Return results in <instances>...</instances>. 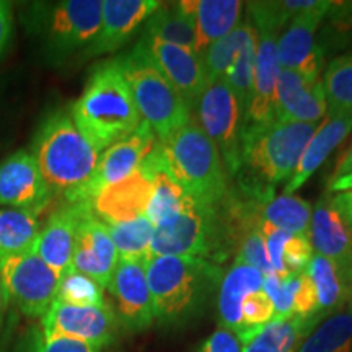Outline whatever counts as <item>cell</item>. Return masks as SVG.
I'll return each mask as SVG.
<instances>
[{
  "instance_id": "1",
  "label": "cell",
  "mask_w": 352,
  "mask_h": 352,
  "mask_svg": "<svg viewBox=\"0 0 352 352\" xmlns=\"http://www.w3.org/2000/svg\"><path fill=\"white\" fill-rule=\"evenodd\" d=\"M158 327L179 329L199 320L217 297L223 270L209 259L151 256L144 263Z\"/></svg>"
},
{
  "instance_id": "2",
  "label": "cell",
  "mask_w": 352,
  "mask_h": 352,
  "mask_svg": "<svg viewBox=\"0 0 352 352\" xmlns=\"http://www.w3.org/2000/svg\"><path fill=\"white\" fill-rule=\"evenodd\" d=\"M70 116L98 153L138 129L142 118L118 57L91 69Z\"/></svg>"
},
{
  "instance_id": "3",
  "label": "cell",
  "mask_w": 352,
  "mask_h": 352,
  "mask_svg": "<svg viewBox=\"0 0 352 352\" xmlns=\"http://www.w3.org/2000/svg\"><path fill=\"white\" fill-rule=\"evenodd\" d=\"M21 23L39 43L43 59L52 67L83 60L101 25V0L30 2L21 8Z\"/></svg>"
},
{
  "instance_id": "4",
  "label": "cell",
  "mask_w": 352,
  "mask_h": 352,
  "mask_svg": "<svg viewBox=\"0 0 352 352\" xmlns=\"http://www.w3.org/2000/svg\"><path fill=\"white\" fill-rule=\"evenodd\" d=\"M30 152L52 196L65 201L88 182L101 155L78 131L70 111L63 108L44 116Z\"/></svg>"
},
{
  "instance_id": "5",
  "label": "cell",
  "mask_w": 352,
  "mask_h": 352,
  "mask_svg": "<svg viewBox=\"0 0 352 352\" xmlns=\"http://www.w3.org/2000/svg\"><path fill=\"white\" fill-rule=\"evenodd\" d=\"M316 127L318 122L284 121L246 127L241 139V165L232 179L274 189L294 175Z\"/></svg>"
},
{
  "instance_id": "6",
  "label": "cell",
  "mask_w": 352,
  "mask_h": 352,
  "mask_svg": "<svg viewBox=\"0 0 352 352\" xmlns=\"http://www.w3.org/2000/svg\"><path fill=\"white\" fill-rule=\"evenodd\" d=\"M166 170L199 204L219 206L227 195L228 175L212 140L195 114L182 129L160 142Z\"/></svg>"
},
{
  "instance_id": "7",
  "label": "cell",
  "mask_w": 352,
  "mask_h": 352,
  "mask_svg": "<svg viewBox=\"0 0 352 352\" xmlns=\"http://www.w3.org/2000/svg\"><path fill=\"white\" fill-rule=\"evenodd\" d=\"M140 118L164 142L191 120L192 111L164 76L142 38L126 54L118 56Z\"/></svg>"
},
{
  "instance_id": "8",
  "label": "cell",
  "mask_w": 352,
  "mask_h": 352,
  "mask_svg": "<svg viewBox=\"0 0 352 352\" xmlns=\"http://www.w3.org/2000/svg\"><path fill=\"white\" fill-rule=\"evenodd\" d=\"M151 256L202 258L220 266L230 250L219 206L199 204L191 197L176 217L153 228Z\"/></svg>"
},
{
  "instance_id": "9",
  "label": "cell",
  "mask_w": 352,
  "mask_h": 352,
  "mask_svg": "<svg viewBox=\"0 0 352 352\" xmlns=\"http://www.w3.org/2000/svg\"><path fill=\"white\" fill-rule=\"evenodd\" d=\"M195 111L197 124L217 147L228 179L235 178L241 165L245 113L226 78L206 83Z\"/></svg>"
},
{
  "instance_id": "10",
  "label": "cell",
  "mask_w": 352,
  "mask_h": 352,
  "mask_svg": "<svg viewBox=\"0 0 352 352\" xmlns=\"http://www.w3.org/2000/svg\"><path fill=\"white\" fill-rule=\"evenodd\" d=\"M0 277L8 300L30 318H43L56 300L60 277L38 256L28 252L0 263Z\"/></svg>"
},
{
  "instance_id": "11",
  "label": "cell",
  "mask_w": 352,
  "mask_h": 352,
  "mask_svg": "<svg viewBox=\"0 0 352 352\" xmlns=\"http://www.w3.org/2000/svg\"><path fill=\"white\" fill-rule=\"evenodd\" d=\"M155 144L157 138L152 127L142 121L131 135L113 144L111 147L101 153L98 164H96L88 182L82 188H78L65 202L91 204L101 191L134 173L145 160V157L152 152Z\"/></svg>"
},
{
  "instance_id": "12",
  "label": "cell",
  "mask_w": 352,
  "mask_h": 352,
  "mask_svg": "<svg viewBox=\"0 0 352 352\" xmlns=\"http://www.w3.org/2000/svg\"><path fill=\"white\" fill-rule=\"evenodd\" d=\"M329 6V0H315L314 6L290 21L289 28L277 39L279 69L292 70L308 80H320L327 57L318 47L316 36Z\"/></svg>"
},
{
  "instance_id": "13",
  "label": "cell",
  "mask_w": 352,
  "mask_h": 352,
  "mask_svg": "<svg viewBox=\"0 0 352 352\" xmlns=\"http://www.w3.org/2000/svg\"><path fill=\"white\" fill-rule=\"evenodd\" d=\"M44 338H72L100 347L118 340L121 324L116 311L108 303L101 307H76L54 302L41 318Z\"/></svg>"
},
{
  "instance_id": "14",
  "label": "cell",
  "mask_w": 352,
  "mask_h": 352,
  "mask_svg": "<svg viewBox=\"0 0 352 352\" xmlns=\"http://www.w3.org/2000/svg\"><path fill=\"white\" fill-rule=\"evenodd\" d=\"M52 197L32 152L21 148L0 162V208L39 215Z\"/></svg>"
},
{
  "instance_id": "15",
  "label": "cell",
  "mask_w": 352,
  "mask_h": 352,
  "mask_svg": "<svg viewBox=\"0 0 352 352\" xmlns=\"http://www.w3.org/2000/svg\"><path fill=\"white\" fill-rule=\"evenodd\" d=\"M118 263L120 256L109 236L107 223L96 217L91 206H88L77 226L72 270L91 277L101 287L108 289Z\"/></svg>"
},
{
  "instance_id": "16",
  "label": "cell",
  "mask_w": 352,
  "mask_h": 352,
  "mask_svg": "<svg viewBox=\"0 0 352 352\" xmlns=\"http://www.w3.org/2000/svg\"><path fill=\"white\" fill-rule=\"evenodd\" d=\"M116 302V316L127 333H142L155 323L144 263L121 261L108 285Z\"/></svg>"
},
{
  "instance_id": "17",
  "label": "cell",
  "mask_w": 352,
  "mask_h": 352,
  "mask_svg": "<svg viewBox=\"0 0 352 352\" xmlns=\"http://www.w3.org/2000/svg\"><path fill=\"white\" fill-rule=\"evenodd\" d=\"M157 0H101V25L85 59L118 51L160 7Z\"/></svg>"
},
{
  "instance_id": "18",
  "label": "cell",
  "mask_w": 352,
  "mask_h": 352,
  "mask_svg": "<svg viewBox=\"0 0 352 352\" xmlns=\"http://www.w3.org/2000/svg\"><path fill=\"white\" fill-rule=\"evenodd\" d=\"M88 206L85 202H64L39 228L33 252L43 259L57 276L63 277L72 270L74 243L78 220Z\"/></svg>"
},
{
  "instance_id": "19",
  "label": "cell",
  "mask_w": 352,
  "mask_h": 352,
  "mask_svg": "<svg viewBox=\"0 0 352 352\" xmlns=\"http://www.w3.org/2000/svg\"><path fill=\"white\" fill-rule=\"evenodd\" d=\"M152 192V171L144 160L134 173L101 191L91 202V209L104 223L129 222L145 215Z\"/></svg>"
},
{
  "instance_id": "20",
  "label": "cell",
  "mask_w": 352,
  "mask_h": 352,
  "mask_svg": "<svg viewBox=\"0 0 352 352\" xmlns=\"http://www.w3.org/2000/svg\"><path fill=\"white\" fill-rule=\"evenodd\" d=\"M140 38L147 44L158 69L164 72V76L176 88V91L182 95L188 108L195 111L197 100L208 83L202 57L186 47L164 43L160 39L145 36V34Z\"/></svg>"
},
{
  "instance_id": "21",
  "label": "cell",
  "mask_w": 352,
  "mask_h": 352,
  "mask_svg": "<svg viewBox=\"0 0 352 352\" xmlns=\"http://www.w3.org/2000/svg\"><path fill=\"white\" fill-rule=\"evenodd\" d=\"M276 121L318 122L328 114L321 80H308L292 70H279L276 83Z\"/></svg>"
},
{
  "instance_id": "22",
  "label": "cell",
  "mask_w": 352,
  "mask_h": 352,
  "mask_svg": "<svg viewBox=\"0 0 352 352\" xmlns=\"http://www.w3.org/2000/svg\"><path fill=\"white\" fill-rule=\"evenodd\" d=\"M308 240L316 254L352 272V228L329 192L320 197L311 212Z\"/></svg>"
},
{
  "instance_id": "23",
  "label": "cell",
  "mask_w": 352,
  "mask_h": 352,
  "mask_svg": "<svg viewBox=\"0 0 352 352\" xmlns=\"http://www.w3.org/2000/svg\"><path fill=\"white\" fill-rule=\"evenodd\" d=\"M256 59H254L253 91L245 113V127L264 126L276 121V83L279 76L277 64V34L256 30Z\"/></svg>"
},
{
  "instance_id": "24",
  "label": "cell",
  "mask_w": 352,
  "mask_h": 352,
  "mask_svg": "<svg viewBox=\"0 0 352 352\" xmlns=\"http://www.w3.org/2000/svg\"><path fill=\"white\" fill-rule=\"evenodd\" d=\"M351 131L352 113L327 114L324 121L318 124L315 134L308 140L300 162L285 184L283 195H294L297 189H300L314 176L315 171L327 162L333 151L340 147V144L351 134Z\"/></svg>"
},
{
  "instance_id": "25",
  "label": "cell",
  "mask_w": 352,
  "mask_h": 352,
  "mask_svg": "<svg viewBox=\"0 0 352 352\" xmlns=\"http://www.w3.org/2000/svg\"><path fill=\"white\" fill-rule=\"evenodd\" d=\"M179 7L191 16L196 28V54L227 36L241 23L243 2L239 0H183Z\"/></svg>"
},
{
  "instance_id": "26",
  "label": "cell",
  "mask_w": 352,
  "mask_h": 352,
  "mask_svg": "<svg viewBox=\"0 0 352 352\" xmlns=\"http://www.w3.org/2000/svg\"><path fill=\"white\" fill-rule=\"evenodd\" d=\"M321 321L318 316H284L239 334L243 352H297Z\"/></svg>"
},
{
  "instance_id": "27",
  "label": "cell",
  "mask_w": 352,
  "mask_h": 352,
  "mask_svg": "<svg viewBox=\"0 0 352 352\" xmlns=\"http://www.w3.org/2000/svg\"><path fill=\"white\" fill-rule=\"evenodd\" d=\"M264 276L248 264L233 261L223 272L220 280L215 307H217L219 327L232 329L240 334L243 331L241 323V302L248 294L263 289Z\"/></svg>"
},
{
  "instance_id": "28",
  "label": "cell",
  "mask_w": 352,
  "mask_h": 352,
  "mask_svg": "<svg viewBox=\"0 0 352 352\" xmlns=\"http://www.w3.org/2000/svg\"><path fill=\"white\" fill-rule=\"evenodd\" d=\"M307 272L315 285L321 318L352 305V272L316 253L308 264Z\"/></svg>"
},
{
  "instance_id": "29",
  "label": "cell",
  "mask_w": 352,
  "mask_h": 352,
  "mask_svg": "<svg viewBox=\"0 0 352 352\" xmlns=\"http://www.w3.org/2000/svg\"><path fill=\"white\" fill-rule=\"evenodd\" d=\"M144 26L142 34L145 36L196 52L195 21L179 7L178 2L160 3V7L152 13Z\"/></svg>"
},
{
  "instance_id": "30",
  "label": "cell",
  "mask_w": 352,
  "mask_h": 352,
  "mask_svg": "<svg viewBox=\"0 0 352 352\" xmlns=\"http://www.w3.org/2000/svg\"><path fill=\"white\" fill-rule=\"evenodd\" d=\"M39 228L41 223L36 214L0 208V263L32 252Z\"/></svg>"
},
{
  "instance_id": "31",
  "label": "cell",
  "mask_w": 352,
  "mask_h": 352,
  "mask_svg": "<svg viewBox=\"0 0 352 352\" xmlns=\"http://www.w3.org/2000/svg\"><path fill=\"white\" fill-rule=\"evenodd\" d=\"M297 352H352V305L321 320Z\"/></svg>"
},
{
  "instance_id": "32",
  "label": "cell",
  "mask_w": 352,
  "mask_h": 352,
  "mask_svg": "<svg viewBox=\"0 0 352 352\" xmlns=\"http://www.w3.org/2000/svg\"><path fill=\"white\" fill-rule=\"evenodd\" d=\"M314 208L307 199L296 195L271 196L261 204V219L292 235L307 236Z\"/></svg>"
},
{
  "instance_id": "33",
  "label": "cell",
  "mask_w": 352,
  "mask_h": 352,
  "mask_svg": "<svg viewBox=\"0 0 352 352\" xmlns=\"http://www.w3.org/2000/svg\"><path fill=\"white\" fill-rule=\"evenodd\" d=\"M121 261L145 263L151 256L153 226L145 215L129 222L107 223Z\"/></svg>"
},
{
  "instance_id": "34",
  "label": "cell",
  "mask_w": 352,
  "mask_h": 352,
  "mask_svg": "<svg viewBox=\"0 0 352 352\" xmlns=\"http://www.w3.org/2000/svg\"><path fill=\"white\" fill-rule=\"evenodd\" d=\"M318 47L324 57L352 52V0L331 2L318 30Z\"/></svg>"
},
{
  "instance_id": "35",
  "label": "cell",
  "mask_w": 352,
  "mask_h": 352,
  "mask_svg": "<svg viewBox=\"0 0 352 352\" xmlns=\"http://www.w3.org/2000/svg\"><path fill=\"white\" fill-rule=\"evenodd\" d=\"M254 33H256V30H254L252 21L245 19L241 20V23L236 26L235 30H232L227 36H223L222 39H219V41L210 44L208 51L202 56V63H204L208 82L220 80V78L227 77V72L230 70L232 64L235 63L243 43Z\"/></svg>"
},
{
  "instance_id": "36",
  "label": "cell",
  "mask_w": 352,
  "mask_h": 352,
  "mask_svg": "<svg viewBox=\"0 0 352 352\" xmlns=\"http://www.w3.org/2000/svg\"><path fill=\"white\" fill-rule=\"evenodd\" d=\"M328 114L352 113V52L333 57L323 70Z\"/></svg>"
},
{
  "instance_id": "37",
  "label": "cell",
  "mask_w": 352,
  "mask_h": 352,
  "mask_svg": "<svg viewBox=\"0 0 352 352\" xmlns=\"http://www.w3.org/2000/svg\"><path fill=\"white\" fill-rule=\"evenodd\" d=\"M315 0H270V2H246V13L256 30L279 34L285 25L310 8Z\"/></svg>"
},
{
  "instance_id": "38",
  "label": "cell",
  "mask_w": 352,
  "mask_h": 352,
  "mask_svg": "<svg viewBox=\"0 0 352 352\" xmlns=\"http://www.w3.org/2000/svg\"><path fill=\"white\" fill-rule=\"evenodd\" d=\"M76 307H101L104 303V289L82 272L70 270L60 277L56 300Z\"/></svg>"
},
{
  "instance_id": "39",
  "label": "cell",
  "mask_w": 352,
  "mask_h": 352,
  "mask_svg": "<svg viewBox=\"0 0 352 352\" xmlns=\"http://www.w3.org/2000/svg\"><path fill=\"white\" fill-rule=\"evenodd\" d=\"M256 30V28H254ZM256 41L258 33L250 36L241 46V50L236 56L235 63L232 64L230 70L227 72L226 80L239 98L240 107L243 108V113L248 109L250 98L253 91V78H254V59H256Z\"/></svg>"
},
{
  "instance_id": "40",
  "label": "cell",
  "mask_w": 352,
  "mask_h": 352,
  "mask_svg": "<svg viewBox=\"0 0 352 352\" xmlns=\"http://www.w3.org/2000/svg\"><path fill=\"white\" fill-rule=\"evenodd\" d=\"M235 258L233 261H239L248 266H253L254 270H258L263 276L271 274L272 266L266 252V243H264V236L261 233V226L258 228H253L252 232H248L239 241L235 250Z\"/></svg>"
},
{
  "instance_id": "41",
  "label": "cell",
  "mask_w": 352,
  "mask_h": 352,
  "mask_svg": "<svg viewBox=\"0 0 352 352\" xmlns=\"http://www.w3.org/2000/svg\"><path fill=\"white\" fill-rule=\"evenodd\" d=\"M274 318V305H272L271 298L267 297V294L263 289L248 294L241 302V323H243V331L241 333L263 327V324L270 323Z\"/></svg>"
},
{
  "instance_id": "42",
  "label": "cell",
  "mask_w": 352,
  "mask_h": 352,
  "mask_svg": "<svg viewBox=\"0 0 352 352\" xmlns=\"http://www.w3.org/2000/svg\"><path fill=\"white\" fill-rule=\"evenodd\" d=\"M294 277L296 276H279L276 272L264 276L263 290L267 294L272 305H274L276 318L292 316Z\"/></svg>"
},
{
  "instance_id": "43",
  "label": "cell",
  "mask_w": 352,
  "mask_h": 352,
  "mask_svg": "<svg viewBox=\"0 0 352 352\" xmlns=\"http://www.w3.org/2000/svg\"><path fill=\"white\" fill-rule=\"evenodd\" d=\"M314 258V248L307 236L290 235L285 241L283 254H280V266L284 276H296L305 272L308 264Z\"/></svg>"
},
{
  "instance_id": "44",
  "label": "cell",
  "mask_w": 352,
  "mask_h": 352,
  "mask_svg": "<svg viewBox=\"0 0 352 352\" xmlns=\"http://www.w3.org/2000/svg\"><path fill=\"white\" fill-rule=\"evenodd\" d=\"M292 315L303 316V318H311V316L321 318L318 314V297H316L315 285L307 271L294 277Z\"/></svg>"
},
{
  "instance_id": "45",
  "label": "cell",
  "mask_w": 352,
  "mask_h": 352,
  "mask_svg": "<svg viewBox=\"0 0 352 352\" xmlns=\"http://www.w3.org/2000/svg\"><path fill=\"white\" fill-rule=\"evenodd\" d=\"M197 352H243L239 334L232 329L217 328L210 336L199 346Z\"/></svg>"
},
{
  "instance_id": "46",
  "label": "cell",
  "mask_w": 352,
  "mask_h": 352,
  "mask_svg": "<svg viewBox=\"0 0 352 352\" xmlns=\"http://www.w3.org/2000/svg\"><path fill=\"white\" fill-rule=\"evenodd\" d=\"M36 352H101V349L88 342L72 340V338H44L41 333Z\"/></svg>"
},
{
  "instance_id": "47",
  "label": "cell",
  "mask_w": 352,
  "mask_h": 352,
  "mask_svg": "<svg viewBox=\"0 0 352 352\" xmlns=\"http://www.w3.org/2000/svg\"><path fill=\"white\" fill-rule=\"evenodd\" d=\"M13 38V12L12 3L0 0V59L10 47Z\"/></svg>"
},
{
  "instance_id": "48",
  "label": "cell",
  "mask_w": 352,
  "mask_h": 352,
  "mask_svg": "<svg viewBox=\"0 0 352 352\" xmlns=\"http://www.w3.org/2000/svg\"><path fill=\"white\" fill-rule=\"evenodd\" d=\"M39 336H41V329L33 327L23 338H21L19 346L15 347V352H36Z\"/></svg>"
},
{
  "instance_id": "49",
  "label": "cell",
  "mask_w": 352,
  "mask_h": 352,
  "mask_svg": "<svg viewBox=\"0 0 352 352\" xmlns=\"http://www.w3.org/2000/svg\"><path fill=\"white\" fill-rule=\"evenodd\" d=\"M334 204L336 208L340 209V212L344 215V219L347 220L352 228V195L351 192H338V195L333 196Z\"/></svg>"
},
{
  "instance_id": "50",
  "label": "cell",
  "mask_w": 352,
  "mask_h": 352,
  "mask_svg": "<svg viewBox=\"0 0 352 352\" xmlns=\"http://www.w3.org/2000/svg\"><path fill=\"white\" fill-rule=\"evenodd\" d=\"M349 173H352V144H351V147L346 151L344 155L338 160V164H336V166H334V170L331 173V179H329V182H334V179L341 178V176H346Z\"/></svg>"
},
{
  "instance_id": "51",
  "label": "cell",
  "mask_w": 352,
  "mask_h": 352,
  "mask_svg": "<svg viewBox=\"0 0 352 352\" xmlns=\"http://www.w3.org/2000/svg\"><path fill=\"white\" fill-rule=\"evenodd\" d=\"M329 195H338V192H351L352 195V173L341 176V178L329 182L328 191Z\"/></svg>"
},
{
  "instance_id": "52",
  "label": "cell",
  "mask_w": 352,
  "mask_h": 352,
  "mask_svg": "<svg viewBox=\"0 0 352 352\" xmlns=\"http://www.w3.org/2000/svg\"><path fill=\"white\" fill-rule=\"evenodd\" d=\"M7 308H8V296H7L6 285L2 283V277H0V331H2L3 321H6Z\"/></svg>"
}]
</instances>
